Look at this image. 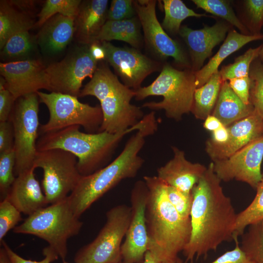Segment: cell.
<instances>
[{"label": "cell", "instance_id": "48", "mask_svg": "<svg viewBox=\"0 0 263 263\" xmlns=\"http://www.w3.org/2000/svg\"><path fill=\"white\" fill-rule=\"evenodd\" d=\"M89 50L92 56L96 61L105 59V51L100 43L95 41L89 45Z\"/></svg>", "mask_w": 263, "mask_h": 263}, {"label": "cell", "instance_id": "18", "mask_svg": "<svg viewBox=\"0 0 263 263\" xmlns=\"http://www.w3.org/2000/svg\"><path fill=\"white\" fill-rule=\"evenodd\" d=\"M227 127L229 135L225 143L217 144L209 139L206 142L205 150L212 162L228 158L263 136V120L254 110L248 116Z\"/></svg>", "mask_w": 263, "mask_h": 263}, {"label": "cell", "instance_id": "38", "mask_svg": "<svg viewBox=\"0 0 263 263\" xmlns=\"http://www.w3.org/2000/svg\"><path fill=\"white\" fill-rule=\"evenodd\" d=\"M244 6V26L251 35L261 34L263 26V0H246Z\"/></svg>", "mask_w": 263, "mask_h": 263}, {"label": "cell", "instance_id": "4", "mask_svg": "<svg viewBox=\"0 0 263 263\" xmlns=\"http://www.w3.org/2000/svg\"><path fill=\"white\" fill-rule=\"evenodd\" d=\"M145 115L135 126L116 133L106 132H83L80 126L74 125L40 134L37 142L38 151L61 149L77 158V168L82 176L93 173L109 164L115 150L126 134L137 131L146 123Z\"/></svg>", "mask_w": 263, "mask_h": 263}, {"label": "cell", "instance_id": "35", "mask_svg": "<svg viewBox=\"0 0 263 263\" xmlns=\"http://www.w3.org/2000/svg\"><path fill=\"white\" fill-rule=\"evenodd\" d=\"M248 76L250 103L263 120V65L258 58L251 64Z\"/></svg>", "mask_w": 263, "mask_h": 263}, {"label": "cell", "instance_id": "29", "mask_svg": "<svg viewBox=\"0 0 263 263\" xmlns=\"http://www.w3.org/2000/svg\"><path fill=\"white\" fill-rule=\"evenodd\" d=\"M256 195L251 203L237 214L233 228V240H238L249 225L263 221V173L256 188Z\"/></svg>", "mask_w": 263, "mask_h": 263}, {"label": "cell", "instance_id": "50", "mask_svg": "<svg viewBox=\"0 0 263 263\" xmlns=\"http://www.w3.org/2000/svg\"><path fill=\"white\" fill-rule=\"evenodd\" d=\"M143 263H168L160 258L154 252L148 250Z\"/></svg>", "mask_w": 263, "mask_h": 263}, {"label": "cell", "instance_id": "37", "mask_svg": "<svg viewBox=\"0 0 263 263\" xmlns=\"http://www.w3.org/2000/svg\"><path fill=\"white\" fill-rule=\"evenodd\" d=\"M15 163L14 149L0 153V193L2 200L6 197L16 179Z\"/></svg>", "mask_w": 263, "mask_h": 263}, {"label": "cell", "instance_id": "3", "mask_svg": "<svg viewBox=\"0 0 263 263\" xmlns=\"http://www.w3.org/2000/svg\"><path fill=\"white\" fill-rule=\"evenodd\" d=\"M143 180L149 189L146 209L148 249L162 260L174 263L189 241L190 218L176 211L168 199L167 185L157 176H145Z\"/></svg>", "mask_w": 263, "mask_h": 263}, {"label": "cell", "instance_id": "33", "mask_svg": "<svg viewBox=\"0 0 263 263\" xmlns=\"http://www.w3.org/2000/svg\"><path fill=\"white\" fill-rule=\"evenodd\" d=\"M263 45L249 48L244 54L236 57L233 63L223 66L219 71L222 80L248 76L251 65L259 57Z\"/></svg>", "mask_w": 263, "mask_h": 263}, {"label": "cell", "instance_id": "28", "mask_svg": "<svg viewBox=\"0 0 263 263\" xmlns=\"http://www.w3.org/2000/svg\"><path fill=\"white\" fill-rule=\"evenodd\" d=\"M222 81L218 71L213 74L206 83L196 89L191 110L196 118L205 120L212 114Z\"/></svg>", "mask_w": 263, "mask_h": 263}, {"label": "cell", "instance_id": "52", "mask_svg": "<svg viewBox=\"0 0 263 263\" xmlns=\"http://www.w3.org/2000/svg\"><path fill=\"white\" fill-rule=\"evenodd\" d=\"M258 58L259 59V60H260V61L261 62V63H262L263 65V45L262 49L260 50Z\"/></svg>", "mask_w": 263, "mask_h": 263}, {"label": "cell", "instance_id": "21", "mask_svg": "<svg viewBox=\"0 0 263 263\" xmlns=\"http://www.w3.org/2000/svg\"><path fill=\"white\" fill-rule=\"evenodd\" d=\"M35 169L33 167L18 175L6 197L21 213L28 216L48 205L35 178Z\"/></svg>", "mask_w": 263, "mask_h": 263}, {"label": "cell", "instance_id": "32", "mask_svg": "<svg viewBox=\"0 0 263 263\" xmlns=\"http://www.w3.org/2000/svg\"><path fill=\"white\" fill-rule=\"evenodd\" d=\"M247 227L242 235L240 247L254 263H263V221Z\"/></svg>", "mask_w": 263, "mask_h": 263}, {"label": "cell", "instance_id": "42", "mask_svg": "<svg viewBox=\"0 0 263 263\" xmlns=\"http://www.w3.org/2000/svg\"><path fill=\"white\" fill-rule=\"evenodd\" d=\"M0 244L5 249L12 263H51L59 257L55 250L48 245L43 249L44 257L42 260L39 261L27 260L15 252L3 240L0 242Z\"/></svg>", "mask_w": 263, "mask_h": 263}, {"label": "cell", "instance_id": "47", "mask_svg": "<svg viewBox=\"0 0 263 263\" xmlns=\"http://www.w3.org/2000/svg\"><path fill=\"white\" fill-rule=\"evenodd\" d=\"M212 132L211 137L209 139L215 144H224L228 139L229 133L227 127L223 126Z\"/></svg>", "mask_w": 263, "mask_h": 263}, {"label": "cell", "instance_id": "12", "mask_svg": "<svg viewBox=\"0 0 263 263\" xmlns=\"http://www.w3.org/2000/svg\"><path fill=\"white\" fill-rule=\"evenodd\" d=\"M98 62L91 56L89 45L77 49L60 61L46 67L49 91L79 97L83 81L92 78Z\"/></svg>", "mask_w": 263, "mask_h": 263}, {"label": "cell", "instance_id": "2", "mask_svg": "<svg viewBox=\"0 0 263 263\" xmlns=\"http://www.w3.org/2000/svg\"><path fill=\"white\" fill-rule=\"evenodd\" d=\"M157 128L155 113H149L145 125L130 137L122 151L113 161L92 174L81 176L68 197L77 217L122 180L136 176L144 163L139 153L144 146L145 138L153 134Z\"/></svg>", "mask_w": 263, "mask_h": 263}, {"label": "cell", "instance_id": "22", "mask_svg": "<svg viewBox=\"0 0 263 263\" xmlns=\"http://www.w3.org/2000/svg\"><path fill=\"white\" fill-rule=\"evenodd\" d=\"M107 0L83 1L75 19V36L80 43L90 45L107 20Z\"/></svg>", "mask_w": 263, "mask_h": 263}, {"label": "cell", "instance_id": "19", "mask_svg": "<svg viewBox=\"0 0 263 263\" xmlns=\"http://www.w3.org/2000/svg\"><path fill=\"white\" fill-rule=\"evenodd\" d=\"M230 25L223 21H218L211 26L205 25L200 29H192L182 26L179 34L188 47L191 69L194 72L200 70L205 60L212 53L213 49L225 40L230 30Z\"/></svg>", "mask_w": 263, "mask_h": 263}, {"label": "cell", "instance_id": "45", "mask_svg": "<svg viewBox=\"0 0 263 263\" xmlns=\"http://www.w3.org/2000/svg\"><path fill=\"white\" fill-rule=\"evenodd\" d=\"M14 133L12 122H0V153L14 149Z\"/></svg>", "mask_w": 263, "mask_h": 263}, {"label": "cell", "instance_id": "44", "mask_svg": "<svg viewBox=\"0 0 263 263\" xmlns=\"http://www.w3.org/2000/svg\"><path fill=\"white\" fill-rule=\"evenodd\" d=\"M228 85L237 96L246 105H250V80L248 76L235 78L229 80Z\"/></svg>", "mask_w": 263, "mask_h": 263}, {"label": "cell", "instance_id": "46", "mask_svg": "<svg viewBox=\"0 0 263 263\" xmlns=\"http://www.w3.org/2000/svg\"><path fill=\"white\" fill-rule=\"evenodd\" d=\"M16 99L5 86L0 87V122L7 121Z\"/></svg>", "mask_w": 263, "mask_h": 263}, {"label": "cell", "instance_id": "26", "mask_svg": "<svg viewBox=\"0 0 263 263\" xmlns=\"http://www.w3.org/2000/svg\"><path fill=\"white\" fill-rule=\"evenodd\" d=\"M140 25L138 18L135 17L121 20H107L94 42L120 40L137 49L142 44Z\"/></svg>", "mask_w": 263, "mask_h": 263}, {"label": "cell", "instance_id": "6", "mask_svg": "<svg viewBox=\"0 0 263 263\" xmlns=\"http://www.w3.org/2000/svg\"><path fill=\"white\" fill-rule=\"evenodd\" d=\"M196 88L195 73L191 69L179 70L166 64L150 85L135 91L134 97L140 101L150 96H162V101L146 102L142 107L163 110L168 118L179 121L191 112Z\"/></svg>", "mask_w": 263, "mask_h": 263}, {"label": "cell", "instance_id": "15", "mask_svg": "<svg viewBox=\"0 0 263 263\" xmlns=\"http://www.w3.org/2000/svg\"><path fill=\"white\" fill-rule=\"evenodd\" d=\"M263 159V136L228 158L212 162L213 170L221 181L235 180L256 189L262 178Z\"/></svg>", "mask_w": 263, "mask_h": 263}, {"label": "cell", "instance_id": "9", "mask_svg": "<svg viewBox=\"0 0 263 263\" xmlns=\"http://www.w3.org/2000/svg\"><path fill=\"white\" fill-rule=\"evenodd\" d=\"M132 216L131 207L124 204L112 207L96 238L75 254V263H119L122 261V242Z\"/></svg>", "mask_w": 263, "mask_h": 263}, {"label": "cell", "instance_id": "5", "mask_svg": "<svg viewBox=\"0 0 263 263\" xmlns=\"http://www.w3.org/2000/svg\"><path fill=\"white\" fill-rule=\"evenodd\" d=\"M87 95L95 97L100 102L103 121L99 132L126 131L145 115L140 107L131 103L135 91L121 82L105 63L98 65L93 77L81 90L79 97Z\"/></svg>", "mask_w": 263, "mask_h": 263}, {"label": "cell", "instance_id": "36", "mask_svg": "<svg viewBox=\"0 0 263 263\" xmlns=\"http://www.w3.org/2000/svg\"><path fill=\"white\" fill-rule=\"evenodd\" d=\"M33 38L29 31H23L10 37L2 48L3 56L18 58L28 55L34 48Z\"/></svg>", "mask_w": 263, "mask_h": 263}, {"label": "cell", "instance_id": "11", "mask_svg": "<svg viewBox=\"0 0 263 263\" xmlns=\"http://www.w3.org/2000/svg\"><path fill=\"white\" fill-rule=\"evenodd\" d=\"M77 159L61 149L37 151L33 166L43 170L42 185L48 204L65 199L76 187L82 176Z\"/></svg>", "mask_w": 263, "mask_h": 263}, {"label": "cell", "instance_id": "1", "mask_svg": "<svg viewBox=\"0 0 263 263\" xmlns=\"http://www.w3.org/2000/svg\"><path fill=\"white\" fill-rule=\"evenodd\" d=\"M211 162L192 190L191 233L183 251L185 263L207 257L225 242L233 240L237 214Z\"/></svg>", "mask_w": 263, "mask_h": 263}, {"label": "cell", "instance_id": "8", "mask_svg": "<svg viewBox=\"0 0 263 263\" xmlns=\"http://www.w3.org/2000/svg\"><path fill=\"white\" fill-rule=\"evenodd\" d=\"M40 102L44 104L49 113L47 122L40 126L39 134L78 125L88 133L99 132L103 121L100 106H92L80 102L78 97L58 93L37 92Z\"/></svg>", "mask_w": 263, "mask_h": 263}, {"label": "cell", "instance_id": "30", "mask_svg": "<svg viewBox=\"0 0 263 263\" xmlns=\"http://www.w3.org/2000/svg\"><path fill=\"white\" fill-rule=\"evenodd\" d=\"M163 3L165 17L162 26L165 30L173 35L179 33L181 24L185 19L189 17L207 16L188 8L181 0H163Z\"/></svg>", "mask_w": 263, "mask_h": 263}, {"label": "cell", "instance_id": "39", "mask_svg": "<svg viewBox=\"0 0 263 263\" xmlns=\"http://www.w3.org/2000/svg\"><path fill=\"white\" fill-rule=\"evenodd\" d=\"M21 212L6 197L0 203V242L22 220Z\"/></svg>", "mask_w": 263, "mask_h": 263}, {"label": "cell", "instance_id": "16", "mask_svg": "<svg viewBox=\"0 0 263 263\" xmlns=\"http://www.w3.org/2000/svg\"><path fill=\"white\" fill-rule=\"evenodd\" d=\"M106 54L105 59L120 77L122 83L136 91L144 80L159 71V62L142 54L137 49L117 47L110 42H99Z\"/></svg>", "mask_w": 263, "mask_h": 263}, {"label": "cell", "instance_id": "7", "mask_svg": "<svg viewBox=\"0 0 263 263\" xmlns=\"http://www.w3.org/2000/svg\"><path fill=\"white\" fill-rule=\"evenodd\" d=\"M82 225L74 213L67 197L28 216L13 229V232L35 235L44 240L63 261L68 253V240L79 233Z\"/></svg>", "mask_w": 263, "mask_h": 263}, {"label": "cell", "instance_id": "54", "mask_svg": "<svg viewBox=\"0 0 263 263\" xmlns=\"http://www.w3.org/2000/svg\"><path fill=\"white\" fill-rule=\"evenodd\" d=\"M69 263L68 262H67L66 261H63V263Z\"/></svg>", "mask_w": 263, "mask_h": 263}, {"label": "cell", "instance_id": "25", "mask_svg": "<svg viewBox=\"0 0 263 263\" xmlns=\"http://www.w3.org/2000/svg\"><path fill=\"white\" fill-rule=\"evenodd\" d=\"M253 111L251 104H245L234 93L227 81H222L212 115L228 127L248 116Z\"/></svg>", "mask_w": 263, "mask_h": 263}, {"label": "cell", "instance_id": "13", "mask_svg": "<svg viewBox=\"0 0 263 263\" xmlns=\"http://www.w3.org/2000/svg\"><path fill=\"white\" fill-rule=\"evenodd\" d=\"M148 196L149 189L145 181H136L131 194V219L121 246L124 263H143L148 249L149 238L146 218Z\"/></svg>", "mask_w": 263, "mask_h": 263}, {"label": "cell", "instance_id": "27", "mask_svg": "<svg viewBox=\"0 0 263 263\" xmlns=\"http://www.w3.org/2000/svg\"><path fill=\"white\" fill-rule=\"evenodd\" d=\"M34 21L23 10H18L11 1L1 0L0 3V48L15 34L29 31Z\"/></svg>", "mask_w": 263, "mask_h": 263}, {"label": "cell", "instance_id": "31", "mask_svg": "<svg viewBox=\"0 0 263 263\" xmlns=\"http://www.w3.org/2000/svg\"><path fill=\"white\" fill-rule=\"evenodd\" d=\"M198 8L221 18L238 28L241 34L251 35L248 29L235 15L229 2L224 0H193Z\"/></svg>", "mask_w": 263, "mask_h": 263}, {"label": "cell", "instance_id": "51", "mask_svg": "<svg viewBox=\"0 0 263 263\" xmlns=\"http://www.w3.org/2000/svg\"><path fill=\"white\" fill-rule=\"evenodd\" d=\"M0 263H12L5 249L3 246L0 249Z\"/></svg>", "mask_w": 263, "mask_h": 263}, {"label": "cell", "instance_id": "49", "mask_svg": "<svg viewBox=\"0 0 263 263\" xmlns=\"http://www.w3.org/2000/svg\"><path fill=\"white\" fill-rule=\"evenodd\" d=\"M224 125L215 116L210 114L205 120L203 124L204 128L209 131L213 132Z\"/></svg>", "mask_w": 263, "mask_h": 263}, {"label": "cell", "instance_id": "41", "mask_svg": "<svg viewBox=\"0 0 263 263\" xmlns=\"http://www.w3.org/2000/svg\"><path fill=\"white\" fill-rule=\"evenodd\" d=\"M133 0H113L108 10L107 20H121L134 17L136 14Z\"/></svg>", "mask_w": 263, "mask_h": 263}, {"label": "cell", "instance_id": "34", "mask_svg": "<svg viewBox=\"0 0 263 263\" xmlns=\"http://www.w3.org/2000/svg\"><path fill=\"white\" fill-rule=\"evenodd\" d=\"M81 2L80 0H47L38 15V20L35 25L41 27L47 20L57 14L75 18Z\"/></svg>", "mask_w": 263, "mask_h": 263}, {"label": "cell", "instance_id": "10", "mask_svg": "<svg viewBox=\"0 0 263 263\" xmlns=\"http://www.w3.org/2000/svg\"><path fill=\"white\" fill-rule=\"evenodd\" d=\"M39 102L37 93L22 96L16 100L9 117L14 128L16 176L34 167L38 151Z\"/></svg>", "mask_w": 263, "mask_h": 263}, {"label": "cell", "instance_id": "17", "mask_svg": "<svg viewBox=\"0 0 263 263\" xmlns=\"http://www.w3.org/2000/svg\"><path fill=\"white\" fill-rule=\"evenodd\" d=\"M46 67L36 59L14 61L0 63V73L17 100L41 89L49 90Z\"/></svg>", "mask_w": 263, "mask_h": 263}, {"label": "cell", "instance_id": "55", "mask_svg": "<svg viewBox=\"0 0 263 263\" xmlns=\"http://www.w3.org/2000/svg\"><path fill=\"white\" fill-rule=\"evenodd\" d=\"M119 263H124L123 261H122V262H120Z\"/></svg>", "mask_w": 263, "mask_h": 263}, {"label": "cell", "instance_id": "24", "mask_svg": "<svg viewBox=\"0 0 263 263\" xmlns=\"http://www.w3.org/2000/svg\"><path fill=\"white\" fill-rule=\"evenodd\" d=\"M262 39H263V34L261 33L246 35L240 34L235 30H230L217 53L206 65L194 72L197 88L203 85L213 74L218 71L219 66L227 56L247 43Z\"/></svg>", "mask_w": 263, "mask_h": 263}, {"label": "cell", "instance_id": "53", "mask_svg": "<svg viewBox=\"0 0 263 263\" xmlns=\"http://www.w3.org/2000/svg\"><path fill=\"white\" fill-rule=\"evenodd\" d=\"M174 263H183V261L179 257L176 259Z\"/></svg>", "mask_w": 263, "mask_h": 263}, {"label": "cell", "instance_id": "14", "mask_svg": "<svg viewBox=\"0 0 263 263\" xmlns=\"http://www.w3.org/2000/svg\"><path fill=\"white\" fill-rule=\"evenodd\" d=\"M133 3L146 41L153 52L162 58L172 57L178 66L191 69L186 53L178 43L167 34L158 20L156 0H137Z\"/></svg>", "mask_w": 263, "mask_h": 263}, {"label": "cell", "instance_id": "23", "mask_svg": "<svg viewBox=\"0 0 263 263\" xmlns=\"http://www.w3.org/2000/svg\"><path fill=\"white\" fill-rule=\"evenodd\" d=\"M75 19L57 14L47 20L38 35L41 48L52 53L63 50L75 34Z\"/></svg>", "mask_w": 263, "mask_h": 263}, {"label": "cell", "instance_id": "20", "mask_svg": "<svg viewBox=\"0 0 263 263\" xmlns=\"http://www.w3.org/2000/svg\"><path fill=\"white\" fill-rule=\"evenodd\" d=\"M172 158L157 170V176L168 186L186 193H191L207 167L187 159L185 152L172 146Z\"/></svg>", "mask_w": 263, "mask_h": 263}, {"label": "cell", "instance_id": "43", "mask_svg": "<svg viewBox=\"0 0 263 263\" xmlns=\"http://www.w3.org/2000/svg\"><path fill=\"white\" fill-rule=\"evenodd\" d=\"M235 247L225 252L210 263H254L241 249L238 240Z\"/></svg>", "mask_w": 263, "mask_h": 263}, {"label": "cell", "instance_id": "40", "mask_svg": "<svg viewBox=\"0 0 263 263\" xmlns=\"http://www.w3.org/2000/svg\"><path fill=\"white\" fill-rule=\"evenodd\" d=\"M166 191L169 200L179 214L184 218H190L193 201L192 192L186 193L167 185Z\"/></svg>", "mask_w": 263, "mask_h": 263}]
</instances>
